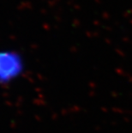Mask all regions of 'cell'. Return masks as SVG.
I'll list each match as a JSON object with an SVG mask.
<instances>
[{
	"label": "cell",
	"instance_id": "6da1fadb",
	"mask_svg": "<svg viewBox=\"0 0 132 133\" xmlns=\"http://www.w3.org/2000/svg\"><path fill=\"white\" fill-rule=\"evenodd\" d=\"M18 61L9 53H0V80H5L13 76L19 69Z\"/></svg>",
	"mask_w": 132,
	"mask_h": 133
}]
</instances>
